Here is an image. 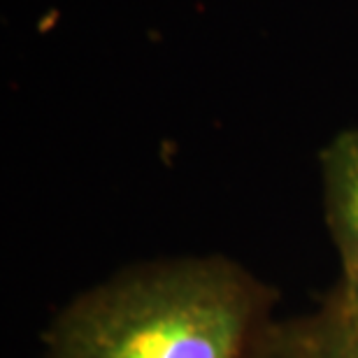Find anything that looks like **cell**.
Returning <instances> with one entry per match:
<instances>
[{
  "label": "cell",
  "mask_w": 358,
  "mask_h": 358,
  "mask_svg": "<svg viewBox=\"0 0 358 358\" xmlns=\"http://www.w3.org/2000/svg\"><path fill=\"white\" fill-rule=\"evenodd\" d=\"M279 291L228 254H179L114 270L59 307L42 358H256Z\"/></svg>",
  "instance_id": "cell-1"
},
{
  "label": "cell",
  "mask_w": 358,
  "mask_h": 358,
  "mask_svg": "<svg viewBox=\"0 0 358 358\" xmlns=\"http://www.w3.org/2000/svg\"><path fill=\"white\" fill-rule=\"evenodd\" d=\"M321 210L338 256V282L358 293V128L340 131L319 154Z\"/></svg>",
  "instance_id": "cell-3"
},
{
  "label": "cell",
  "mask_w": 358,
  "mask_h": 358,
  "mask_svg": "<svg viewBox=\"0 0 358 358\" xmlns=\"http://www.w3.org/2000/svg\"><path fill=\"white\" fill-rule=\"evenodd\" d=\"M256 358H358V293L335 282L310 310L279 314Z\"/></svg>",
  "instance_id": "cell-2"
}]
</instances>
